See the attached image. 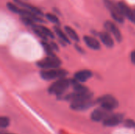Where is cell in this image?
Returning <instances> with one entry per match:
<instances>
[{
    "label": "cell",
    "instance_id": "10",
    "mask_svg": "<svg viewBox=\"0 0 135 134\" xmlns=\"http://www.w3.org/2000/svg\"><path fill=\"white\" fill-rule=\"evenodd\" d=\"M104 28L105 29L110 33L112 34L115 39L118 41V42H121L123 36H122V33L120 32V30L119 29V28L115 25V24L111 21H107L104 23Z\"/></svg>",
    "mask_w": 135,
    "mask_h": 134
},
{
    "label": "cell",
    "instance_id": "24",
    "mask_svg": "<svg viewBox=\"0 0 135 134\" xmlns=\"http://www.w3.org/2000/svg\"><path fill=\"white\" fill-rule=\"evenodd\" d=\"M131 62L135 65V51H132L131 54Z\"/></svg>",
    "mask_w": 135,
    "mask_h": 134
},
{
    "label": "cell",
    "instance_id": "23",
    "mask_svg": "<svg viewBox=\"0 0 135 134\" xmlns=\"http://www.w3.org/2000/svg\"><path fill=\"white\" fill-rule=\"evenodd\" d=\"M51 47H52L54 51H59V47H58V45H57L55 43L51 42Z\"/></svg>",
    "mask_w": 135,
    "mask_h": 134
},
{
    "label": "cell",
    "instance_id": "16",
    "mask_svg": "<svg viewBox=\"0 0 135 134\" xmlns=\"http://www.w3.org/2000/svg\"><path fill=\"white\" fill-rule=\"evenodd\" d=\"M54 31H55V34L58 36V37L59 38V39L61 41L64 42L65 43L70 44L71 41H70L69 36H67V34L66 33V32H63V30H62L59 26H55L54 27Z\"/></svg>",
    "mask_w": 135,
    "mask_h": 134
},
{
    "label": "cell",
    "instance_id": "15",
    "mask_svg": "<svg viewBox=\"0 0 135 134\" xmlns=\"http://www.w3.org/2000/svg\"><path fill=\"white\" fill-rule=\"evenodd\" d=\"M100 39L107 47H114V39L112 37L111 34L107 32H102L99 34Z\"/></svg>",
    "mask_w": 135,
    "mask_h": 134
},
{
    "label": "cell",
    "instance_id": "20",
    "mask_svg": "<svg viewBox=\"0 0 135 134\" xmlns=\"http://www.w3.org/2000/svg\"><path fill=\"white\" fill-rule=\"evenodd\" d=\"M40 27L41 30L43 31V32L45 34V36H46L47 37H49V38H51V39H54V38H55L54 33H53L49 28H47V27L43 26V25H40Z\"/></svg>",
    "mask_w": 135,
    "mask_h": 134
},
{
    "label": "cell",
    "instance_id": "13",
    "mask_svg": "<svg viewBox=\"0 0 135 134\" xmlns=\"http://www.w3.org/2000/svg\"><path fill=\"white\" fill-rule=\"evenodd\" d=\"M83 39H84L85 43L90 49L95 50V51H98V50L100 49V43L95 37H93V36H85Z\"/></svg>",
    "mask_w": 135,
    "mask_h": 134
},
{
    "label": "cell",
    "instance_id": "2",
    "mask_svg": "<svg viewBox=\"0 0 135 134\" xmlns=\"http://www.w3.org/2000/svg\"><path fill=\"white\" fill-rule=\"evenodd\" d=\"M40 77L45 81H51L55 79L64 78L68 75V72L66 70L62 69H49V70H42L40 72Z\"/></svg>",
    "mask_w": 135,
    "mask_h": 134
},
{
    "label": "cell",
    "instance_id": "3",
    "mask_svg": "<svg viewBox=\"0 0 135 134\" xmlns=\"http://www.w3.org/2000/svg\"><path fill=\"white\" fill-rule=\"evenodd\" d=\"M61 64H62L61 60L55 55H51V56L47 55V57H46L36 62L37 66L42 70L59 68Z\"/></svg>",
    "mask_w": 135,
    "mask_h": 134
},
{
    "label": "cell",
    "instance_id": "5",
    "mask_svg": "<svg viewBox=\"0 0 135 134\" xmlns=\"http://www.w3.org/2000/svg\"><path fill=\"white\" fill-rule=\"evenodd\" d=\"M97 103H99L100 107L111 111H114L119 107L118 100L112 95H104L99 97L97 100Z\"/></svg>",
    "mask_w": 135,
    "mask_h": 134
},
{
    "label": "cell",
    "instance_id": "11",
    "mask_svg": "<svg viewBox=\"0 0 135 134\" xmlns=\"http://www.w3.org/2000/svg\"><path fill=\"white\" fill-rule=\"evenodd\" d=\"M118 5L124 16V17L127 18L131 22L135 24V11L132 10L126 3L123 2H118Z\"/></svg>",
    "mask_w": 135,
    "mask_h": 134
},
{
    "label": "cell",
    "instance_id": "7",
    "mask_svg": "<svg viewBox=\"0 0 135 134\" xmlns=\"http://www.w3.org/2000/svg\"><path fill=\"white\" fill-rule=\"evenodd\" d=\"M93 93L89 91L86 92H78L74 91V92L66 95L65 97H63V99L66 101L72 103V102L81 100L93 99Z\"/></svg>",
    "mask_w": 135,
    "mask_h": 134
},
{
    "label": "cell",
    "instance_id": "12",
    "mask_svg": "<svg viewBox=\"0 0 135 134\" xmlns=\"http://www.w3.org/2000/svg\"><path fill=\"white\" fill-rule=\"evenodd\" d=\"M13 2H15L20 7H22V8H25L26 9H28V10L33 12L34 13L39 15L41 17L44 16V13L42 12L41 9H40L38 7H36L35 6H32L31 4H28V3L25 2V1H22V0H13Z\"/></svg>",
    "mask_w": 135,
    "mask_h": 134
},
{
    "label": "cell",
    "instance_id": "4",
    "mask_svg": "<svg viewBox=\"0 0 135 134\" xmlns=\"http://www.w3.org/2000/svg\"><path fill=\"white\" fill-rule=\"evenodd\" d=\"M104 4L107 9L110 11L112 18L117 21L118 23L124 22V16L118 5V3H115L112 0H104Z\"/></svg>",
    "mask_w": 135,
    "mask_h": 134
},
{
    "label": "cell",
    "instance_id": "19",
    "mask_svg": "<svg viewBox=\"0 0 135 134\" xmlns=\"http://www.w3.org/2000/svg\"><path fill=\"white\" fill-rule=\"evenodd\" d=\"M45 17L47 18V20H48L49 21L54 23V24H59V18L56 15L53 14V13H47L45 14Z\"/></svg>",
    "mask_w": 135,
    "mask_h": 134
},
{
    "label": "cell",
    "instance_id": "26",
    "mask_svg": "<svg viewBox=\"0 0 135 134\" xmlns=\"http://www.w3.org/2000/svg\"><path fill=\"white\" fill-rule=\"evenodd\" d=\"M2 134H13V133H2Z\"/></svg>",
    "mask_w": 135,
    "mask_h": 134
},
{
    "label": "cell",
    "instance_id": "18",
    "mask_svg": "<svg viewBox=\"0 0 135 134\" xmlns=\"http://www.w3.org/2000/svg\"><path fill=\"white\" fill-rule=\"evenodd\" d=\"M41 44H42V47L44 50V51L46 52V54L48 55V56H51V55H55V53H54V50L51 45V43H47V41L44 40L41 42Z\"/></svg>",
    "mask_w": 135,
    "mask_h": 134
},
{
    "label": "cell",
    "instance_id": "9",
    "mask_svg": "<svg viewBox=\"0 0 135 134\" xmlns=\"http://www.w3.org/2000/svg\"><path fill=\"white\" fill-rule=\"evenodd\" d=\"M112 114L111 111H108L102 107L97 108L91 114V119L94 122H101L107 118Z\"/></svg>",
    "mask_w": 135,
    "mask_h": 134
},
{
    "label": "cell",
    "instance_id": "21",
    "mask_svg": "<svg viewBox=\"0 0 135 134\" xmlns=\"http://www.w3.org/2000/svg\"><path fill=\"white\" fill-rule=\"evenodd\" d=\"M9 125V119L8 117H5V116H2L0 118V126L2 129L6 128L8 127Z\"/></svg>",
    "mask_w": 135,
    "mask_h": 134
},
{
    "label": "cell",
    "instance_id": "8",
    "mask_svg": "<svg viewBox=\"0 0 135 134\" xmlns=\"http://www.w3.org/2000/svg\"><path fill=\"white\" fill-rule=\"evenodd\" d=\"M124 115L123 114H111L103 121V124L108 127H113L119 125L123 121Z\"/></svg>",
    "mask_w": 135,
    "mask_h": 134
},
{
    "label": "cell",
    "instance_id": "14",
    "mask_svg": "<svg viewBox=\"0 0 135 134\" xmlns=\"http://www.w3.org/2000/svg\"><path fill=\"white\" fill-rule=\"evenodd\" d=\"M93 76V73L89 70H80V71H78L74 76V78L81 82V83H84L85 81H87L89 79H90Z\"/></svg>",
    "mask_w": 135,
    "mask_h": 134
},
{
    "label": "cell",
    "instance_id": "1",
    "mask_svg": "<svg viewBox=\"0 0 135 134\" xmlns=\"http://www.w3.org/2000/svg\"><path fill=\"white\" fill-rule=\"evenodd\" d=\"M71 86V79L68 78H60L55 81L48 88V92L51 95L62 96L67 89Z\"/></svg>",
    "mask_w": 135,
    "mask_h": 134
},
{
    "label": "cell",
    "instance_id": "17",
    "mask_svg": "<svg viewBox=\"0 0 135 134\" xmlns=\"http://www.w3.org/2000/svg\"><path fill=\"white\" fill-rule=\"evenodd\" d=\"M64 31L66 32V33L67 34V36H69V38L74 41L78 42L79 41V36L77 34V32L70 26H65L64 27Z\"/></svg>",
    "mask_w": 135,
    "mask_h": 134
},
{
    "label": "cell",
    "instance_id": "22",
    "mask_svg": "<svg viewBox=\"0 0 135 134\" xmlns=\"http://www.w3.org/2000/svg\"><path fill=\"white\" fill-rule=\"evenodd\" d=\"M124 123H125L124 126L128 128H134L135 127V122L132 119H127Z\"/></svg>",
    "mask_w": 135,
    "mask_h": 134
},
{
    "label": "cell",
    "instance_id": "25",
    "mask_svg": "<svg viewBox=\"0 0 135 134\" xmlns=\"http://www.w3.org/2000/svg\"><path fill=\"white\" fill-rule=\"evenodd\" d=\"M75 48H77V49L79 51V52H83V51L81 50V48H80L78 45H75Z\"/></svg>",
    "mask_w": 135,
    "mask_h": 134
},
{
    "label": "cell",
    "instance_id": "6",
    "mask_svg": "<svg viewBox=\"0 0 135 134\" xmlns=\"http://www.w3.org/2000/svg\"><path fill=\"white\" fill-rule=\"evenodd\" d=\"M95 103H97V101H93L92 99H86V100H81L72 102L70 103V108L74 111H85L90 107H92Z\"/></svg>",
    "mask_w": 135,
    "mask_h": 134
}]
</instances>
